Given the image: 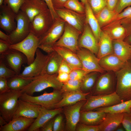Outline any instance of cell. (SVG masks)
Instances as JSON below:
<instances>
[{"mask_svg": "<svg viewBox=\"0 0 131 131\" xmlns=\"http://www.w3.org/2000/svg\"><path fill=\"white\" fill-rule=\"evenodd\" d=\"M41 107L37 104L19 99L18 108L13 118L22 116L35 119L38 115Z\"/></svg>", "mask_w": 131, "mask_h": 131, "instance_id": "cell-21", "label": "cell"}, {"mask_svg": "<svg viewBox=\"0 0 131 131\" xmlns=\"http://www.w3.org/2000/svg\"><path fill=\"white\" fill-rule=\"evenodd\" d=\"M55 10L59 18L82 33L85 23V14L78 13L64 7Z\"/></svg>", "mask_w": 131, "mask_h": 131, "instance_id": "cell-16", "label": "cell"}, {"mask_svg": "<svg viewBox=\"0 0 131 131\" xmlns=\"http://www.w3.org/2000/svg\"><path fill=\"white\" fill-rule=\"evenodd\" d=\"M87 99L81 111L93 110L99 107H109L122 102L116 91L107 95H92L90 94L87 96Z\"/></svg>", "mask_w": 131, "mask_h": 131, "instance_id": "cell-5", "label": "cell"}, {"mask_svg": "<svg viewBox=\"0 0 131 131\" xmlns=\"http://www.w3.org/2000/svg\"><path fill=\"white\" fill-rule=\"evenodd\" d=\"M88 74L82 69H77L72 70L69 74L70 79L82 81Z\"/></svg>", "mask_w": 131, "mask_h": 131, "instance_id": "cell-43", "label": "cell"}, {"mask_svg": "<svg viewBox=\"0 0 131 131\" xmlns=\"http://www.w3.org/2000/svg\"><path fill=\"white\" fill-rule=\"evenodd\" d=\"M123 25L126 28L127 32L126 36L124 41L128 43L131 44V24Z\"/></svg>", "mask_w": 131, "mask_h": 131, "instance_id": "cell-55", "label": "cell"}, {"mask_svg": "<svg viewBox=\"0 0 131 131\" xmlns=\"http://www.w3.org/2000/svg\"><path fill=\"white\" fill-rule=\"evenodd\" d=\"M57 74H49L46 73L34 77L29 84L21 90L22 93L32 96L35 92H40L49 87L60 90L63 84L58 80Z\"/></svg>", "mask_w": 131, "mask_h": 131, "instance_id": "cell-1", "label": "cell"}, {"mask_svg": "<svg viewBox=\"0 0 131 131\" xmlns=\"http://www.w3.org/2000/svg\"><path fill=\"white\" fill-rule=\"evenodd\" d=\"M72 70L68 64L63 59L60 66L58 73L65 72L69 74Z\"/></svg>", "mask_w": 131, "mask_h": 131, "instance_id": "cell-48", "label": "cell"}, {"mask_svg": "<svg viewBox=\"0 0 131 131\" xmlns=\"http://www.w3.org/2000/svg\"><path fill=\"white\" fill-rule=\"evenodd\" d=\"M8 122L1 115L0 116V126H2L6 124Z\"/></svg>", "mask_w": 131, "mask_h": 131, "instance_id": "cell-60", "label": "cell"}, {"mask_svg": "<svg viewBox=\"0 0 131 131\" xmlns=\"http://www.w3.org/2000/svg\"><path fill=\"white\" fill-rule=\"evenodd\" d=\"M54 9L64 7V6L68 0H51Z\"/></svg>", "mask_w": 131, "mask_h": 131, "instance_id": "cell-54", "label": "cell"}, {"mask_svg": "<svg viewBox=\"0 0 131 131\" xmlns=\"http://www.w3.org/2000/svg\"><path fill=\"white\" fill-rule=\"evenodd\" d=\"M87 1L94 15L106 6L107 0H87Z\"/></svg>", "mask_w": 131, "mask_h": 131, "instance_id": "cell-39", "label": "cell"}, {"mask_svg": "<svg viewBox=\"0 0 131 131\" xmlns=\"http://www.w3.org/2000/svg\"><path fill=\"white\" fill-rule=\"evenodd\" d=\"M130 18H131V7L130 6L127 7L118 14L114 20Z\"/></svg>", "mask_w": 131, "mask_h": 131, "instance_id": "cell-47", "label": "cell"}, {"mask_svg": "<svg viewBox=\"0 0 131 131\" xmlns=\"http://www.w3.org/2000/svg\"><path fill=\"white\" fill-rule=\"evenodd\" d=\"M65 130L63 117L61 113L58 114L54 118L53 127V131H63Z\"/></svg>", "mask_w": 131, "mask_h": 131, "instance_id": "cell-42", "label": "cell"}, {"mask_svg": "<svg viewBox=\"0 0 131 131\" xmlns=\"http://www.w3.org/2000/svg\"><path fill=\"white\" fill-rule=\"evenodd\" d=\"M57 78L60 82L63 83L70 79L69 74L65 72H58Z\"/></svg>", "mask_w": 131, "mask_h": 131, "instance_id": "cell-53", "label": "cell"}, {"mask_svg": "<svg viewBox=\"0 0 131 131\" xmlns=\"http://www.w3.org/2000/svg\"><path fill=\"white\" fill-rule=\"evenodd\" d=\"M62 93L60 90L53 89L52 92H46L40 96H33L22 93L19 99L34 103L48 110L55 109L56 105L62 98Z\"/></svg>", "mask_w": 131, "mask_h": 131, "instance_id": "cell-4", "label": "cell"}, {"mask_svg": "<svg viewBox=\"0 0 131 131\" xmlns=\"http://www.w3.org/2000/svg\"><path fill=\"white\" fill-rule=\"evenodd\" d=\"M48 8L43 0H25L20 9L27 16L30 22L36 16Z\"/></svg>", "mask_w": 131, "mask_h": 131, "instance_id": "cell-20", "label": "cell"}, {"mask_svg": "<svg viewBox=\"0 0 131 131\" xmlns=\"http://www.w3.org/2000/svg\"><path fill=\"white\" fill-rule=\"evenodd\" d=\"M120 20L123 25L131 24V18H124Z\"/></svg>", "mask_w": 131, "mask_h": 131, "instance_id": "cell-59", "label": "cell"}, {"mask_svg": "<svg viewBox=\"0 0 131 131\" xmlns=\"http://www.w3.org/2000/svg\"><path fill=\"white\" fill-rule=\"evenodd\" d=\"M115 131H124L125 130L122 125V123L116 129Z\"/></svg>", "mask_w": 131, "mask_h": 131, "instance_id": "cell-61", "label": "cell"}, {"mask_svg": "<svg viewBox=\"0 0 131 131\" xmlns=\"http://www.w3.org/2000/svg\"><path fill=\"white\" fill-rule=\"evenodd\" d=\"M11 44L9 41L0 39V54H1L8 50Z\"/></svg>", "mask_w": 131, "mask_h": 131, "instance_id": "cell-49", "label": "cell"}, {"mask_svg": "<svg viewBox=\"0 0 131 131\" xmlns=\"http://www.w3.org/2000/svg\"><path fill=\"white\" fill-rule=\"evenodd\" d=\"M55 117L49 120L43 127H41L39 131H53L54 122Z\"/></svg>", "mask_w": 131, "mask_h": 131, "instance_id": "cell-52", "label": "cell"}, {"mask_svg": "<svg viewBox=\"0 0 131 131\" xmlns=\"http://www.w3.org/2000/svg\"><path fill=\"white\" fill-rule=\"evenodd\" d=\"M82 65V69L87 73L96 72L104 73L105 70L99 64L100 59L89 50L80 48L76 52Z\"/></svg>", "mask_w": 131, "mask_h": 131, "instance_id": "cell-12", "label": "cell"}, {"mask_svg": "<svg viewBox=\"0 0 131 131\" xmlns=\"http://www.w3.org/2000/svg\"><path fill=\"white\" fill-rule=\"evenodd\" d=\"M33 78H26L16 74L7 79V83L10 89L21 90L24 87L29 84Z\"/></svg>", "mask_w": 131, "mask_h": 131, "instance_id": "cell-35", "label": "cell"}, {"mask_svg": "<svg viewBox=\"0 0 131 131\" xmlns=\"http://www.w3.org/2000/svg\"><path fill=\"white\" fill-rule=\"evenodd\" d=\"M62 93V99L56 105L55 109L72 105L81 100H87V96L91 93H85L79 91Z\"/></svg>", "mask_w": 131, "mask_h": 131, "instance_id": "cell-28", "label": "cell"}, {"mask_svg": "<svg viewBox=\"0 0 131 131\" xmlns=\"http://www.w3.org/2000/svg\"><path fill=\"white\" fill-rule=\"evenodd\" d=\"M116 79V92L122 101L131 99V59L115 73Z\"/></svg>", "mask_w": 131, "mask_h": 131, "instance_id": "cell-2", "label": "cell"}, {"mask_svg": "<svg viewBox=\"0 0 131 131\" xmlns=\"http://www.w3.org/2000/svg\"><path fill=\"white\" fill-rule=\"evenodd\" d=\"M131 6V0H119L115 11L118 14Z\"/></svg>", "mask_w": 131, "mask_h": 131, "instance_id": "cell-45", "label": "cell"}, {"mask_svg": "<svg viewBox=\"0 0 131 131\" xmlns=\"http://www.w3.org/2000/svg\"><path fill=\"white\" fill-rule=\"evenodd\" d=\"M0 39L8 41L10 42L9 34H5L1 30H0Z\"/></svg>", "mask_w": 131, "mask_h": 131, "instance_id": "cell-58", "label": "cell"}, {"mask_svg": "<svg viewBox=\"0 0 131 131\" xmlns=\"http://www.w3.org/2000/svg\"><path fill=\"white\" fill-rule=\"evenodd\" d=\"M0 55V59L15 72L17 75L20 74L22 65L27 63V59L26 56L21 52L15 49L10 48Z\"/></svg>", "mask_w": 131, "mask_h": 131, "instance_id": "cell-13", "label": "cell"}, {"mask_svg": "<svg viewBox=\"0 0 131 131\" xmlns=\"http://www.w3.org/2000/svg\"><path fill=\"white\" fill-rule=\"evenodd\" d=\"M16 14L7 5L0 6V27L9 34L16 27Z\"/></svg>", "mask_w": 131, "mask_h": 131, "instance_id": "cell-18", "label": "cell"}, {"mask_svg": "<svg viewBox=\"0 0 131 131\" xmlns=\"http://www.w3.org/2000/svg\"><path fill=\"white\" fill-rule=\"evenodd\" d=\"M117 14L106 6L95 15L101 28L113 21Z\"/></svg>", "mask_w": 131, "mask_h": 131, "instance_id": "cell-34", "label": "cell"}, {"mask_svg": "<svg viewBox=\"0 0 131 131\" xmlns=\"http://www.w3.org/2000/svg\"><path fill=\"white\" fill-rule=\"evenodd\" d=\"M4 0H0V6H1L3 4Z\"/></svg>", "mask_w": 131, "mask_h": 131, "instance_id": "cell-63", "label": "cell"}, {"mask_svg": "<svg viewBox=\"0 0 131 131\" xmlns=\"http://www.w3.org/2000/svg\"><path fill=\"white\" fill-rule=\"evenodd\" d=\"M16 28L8 34L11 44L18 43L25 38L30 32V21L25 14L19 10L16 14Z\"/></svg>", "mask_w": 131, "mask_h": 131, "instance_id": "cell-11", "label": "cell"}, {"mask_svg": "<svg viewBox=\"0 0 131 131\" xmlns=\"http://www.w3.org/2000/svg\"><path fill=\"white\" fill-rule=\"evenodd\" d=\"M10 90L7 84V79L0 78V94L8 91Z\"/></svg>", "mask_w": 131, "mask_h": 131, "instance_id": "cell-50", "label": "cell"}, {"mask_svg": "<svg viewBox=\"0 0 131 131\" xmlns=\"http://www.w3.org/2000/svg\"><path fill=\"white\" fill-rule=\"evenodd\" d=\"M130 111H131V109H130Z\"/></svg>", "mask_w": 131, "mask_h": 131, "instance_id": "cell-64", "label": "cell"}, {"mask_svg": "<svg viewBox=\"0 0 131 131\" xmlns=\"http://www.w3.org/2000/svg\"><path fill=\"white\" fill-rule=\"evenodd\" d=\"M16 75V73L9 68L0 59V78L7 79L11 78Z\"/></svg>", "mask_w": 131, "mask_h": 131, "instance_id": "cell-40", "label": "cell"}, {"mask_svg": "<svg viewBox=\"0 0 131 131\" xmlns=\"http://www.w3.org/2000/svg\"><path fill=\"white\" fill-rule=\"evenodd\" d=\"M131 108V99L122 101L112 106L98 108L93 110L101 111L106 113L117 114L130 112Z\"/></svg>", "mask_w": 131, "mask_h": 131, "instance_id": "cell-33", "label": "cell"}, {"mask_svg": "<svg viewBox=\"0 0 131 131\" xmlns=\"http://www.w3.org/2000/svg\"><path fill=\"white\" fill-rule=\"evenodd\" d=\"M123 116V113H106L103 121L98 125L99 131H115L121 124Z\"/></svg>", "mask_w": 131, "mask_h": 131, "instance_id": "cell-26", "label": "cell"}, {"mask_svg": "<svg viewBox=\"0 0 131 131\" xmlns=\"http://www.w3.org/2000/svg\"><path fill=\"white\" fill-rule=\"evenodd\" d=\"M53 48L69 65L72 70L82 69L80 61L76 53L64 47L54 45Z\"/></svg>", "mask_w": 131, "mask_h": 131, "instance_id": "cell-24", "label": "cell"}, {"mask_svg": "<svg viewBox=\"0 0 131 131\" xmlns=\"http://www.w3.org/2000/svg\"><path fill=\"white\" fill-rule=\"evenodd\" d=\"M54 21L48 8L36 16L30 22V32L40 38L49 30Z\"/></svg>", "mask_w": 131, "mask_h": 131, "instance_id": "cell-6", "label": "cell"}, {"mask_svg": "<svg viewBox=\"0 0 131 131\" xmlns=\"http://www.w3.org/2000/svg\"><path fill=\"white\" fill-rule=\"evenodd\" d=\"M40 38L30 32L24 39L17 43L11 44L9 48L17 50L23 54L27 59L28 65L34 61V56L39 45Z\"/></svg>", "mask_w": 131, "mask_h": 131, "instance_id": "cell-7", "label": "cell"}, {"mask_svg": "<svg viewBox=\"0 0 131 131\" xmlns=\"http://www.w3.org/2000/svg\"><path fill=\"white\" fill-rule=\"evenodd\" d=\"M33 61L24 69L19 75L26 78H33L46 73V68L49 55L44 54L38 48Z\"/></svg>", "mask_w": 131, "mask_h": 131, "instance_id": "cell-9", "label": "cell"}, {"mask_svg": "<svg viewBox=\"0 0 131 131\" xmlns=\"http://www.w3.org/2000/svg\"><path fill=\"white\" fill-rule=\"evenodd\" d=\"M93 110L81 111L79 123L90 126L99 125L104 119L106 113Z\"/></svg>", "mask_w": 131, "mask_h": 131, "instance_id": "cell-25", "label": "cell"}, {"mask_svg": "<svg viewBox=\"0 0 131 131\" xmlns=\"http://www.w3.org/2000/svg\"><path fill=\"white\" fill-rule=\"evenodd\" d=\"M85 23L90 27L96 39L98 42L102 31L98 21L88 3L85 5Z\"/></svg>", "mask_w": 131, "mask_h": 131, "instance_id": "cell-30", "label": "cell"}, {"mask_svg": "<svg viewBox=\"0 0 131 131\" xmlns=\"http://www.w3.org/2000/svg\"><path fill=\"white\" fill-rule=\"evenodd\" d=\"M122 124L125 131H131V111L123 113Z\"/></svg>", "mask_w": 131, "mask_h": 131, "instance_id": "cell-44", "label": "cell"}, {"mask_svg": "<svg viewBox=\"0 0 131 131\" xmlns=\"http://www.w3.org/2000/svg\"><path fill=\"white\" fill-rule=\"evenodd\" d=\"M114 54L124 62L131 59V44L122 40H112Z\"/></svg>", "mask_w": 131, "mask_h": 131, "instance_id": "cell-29", "label": "cell"}, {"mask_svg": "<svg viewBox=\"0 0 131 131\" xmlns=\"http://www.w3.org/2000/svg\"><path fill=\"white\" fill-rule=\"evenodd\" d=\"M98 50L97 57L100 59L108 55L114 54L112 40L102 31L98 42Z\"/></svg>", "mask_w": 131, "mask_h": 131, "instance_id": "cell-31", "label": "cell"}, {"mask_svg": "<svg viewBox=\"0 0 131 131\" xmlns=\"http://www.w3.org/2000/svg\"><path fill=\"white\" fill-rule=\"evenodd\" d=\"M47 4L49 9L50 10L54 20L59 18L54 8L51 0H43Z\"/></svg>", "mask_w": 131, "mask_h": 131, "instance_id": "cell-51", "label": "cell"}, {"mask_svg": "<svg viewBox=\"0 0 131 131\" xmlns=\"http://www.w3.org/2000/svg\"><path fill=\"white\" fill-rule=\"evenodd\" d=\"M99 73L98 72H94L86 74L82 81L81 90L82 92L91 93Z\"/></svg>", "mask_w": 131, "mask_h": 131, "instance_id": "cell-36", "label": "cell"}, {"mask_svg": "<svg viewBox=\"0 0 131 131\" xmlns=\"http://www.w3.org/2000/svg\"><path fill=\"white\" fill-rule=\"evenodd\" d=\"M81 1L84 5L87 3V0H80Z\"/></svg>", "mask_w": 131, "mask_h": 131, "instance_id": "cell-62", "label": "cell"}, {"mask_svg": "<svg viewBox=\"0 0 131 131\" xmlns=\"http://www.w3.org/2000/svg\"><path fill=\"white\" fill-rule=\"evenodd\" d=\"M76 131H99L98 126H92L78 123L76 127Z\"/></svg>", "mask_w": 131, "mask_h": 131, "instance_id": "cell-46", "label": "cell"}, {"mask_svg": "<svg viewBox=\"0 0 131 131\" xmlns=\"http://www.w3.org/2000/svg\"><path fill=\"white\" fill-rule=\"evenodd\" d=\"M53 46L46 44H40L39 45L38 48L49 54L54 51Z\"/></svg>", "mask_w": 131, "mask_h": 131, "instance_id": "cell-56", "label": "cell"}, {"mask_svg": "<svg viewBox=\"0 0 131 131\" xmlns=\"http://www.w3.org/2000/svg\"><path fill=\"white\" fill-rule=\"evenodd\" d=\"M21 90L10 89L0 94V114L8 123L11 120L18 107Z\"/></svg>", "mask_w": 131, "mask_h": 131, "instance_id": "cell-3", "label": "cell"}, {"mask_svg": "<svg viewBox=\"0 0 131 131\" xmlns=\"http://www.w3.org/2000/svg\"><path fill=\"white\" fill-rule=\"evenodd\" d=\"M86 100H81L74 104L63 107V112L65 116V131H75L80 120L81 109Z\"/></svg>", "mask_w": 131, "mask_h": 131, "instance_id": "cell-14", "label": "cell"}, {"mask_svg": "<svg viewBox=\"0 0 131 131\" xmlns=\"http://www.w3.org/2000/svg\"><path fill=\"white\" fill-rule=\"evenodd\" d=\"M82 81L69 79L63 83L60 89L62 93L81 91Z\"/></svg>", "mask_w": 131, "mask_h": 131, "instance_id": "cell-37", "label": "cell"}, {"mask_svg": "<svg viewBox=\"0 0 131 131\" xmlns=\"http://www.w3.org/2000/svg\"><path fill=\"white\" fill-rule=\"evenodd\" d=\"M35 119L22 116L13 118L6 124L0 126V131H23L27 130Z\"/></svg>", "mask_w": 131, "mask_h": 131, "instance_id": "cell-23", "label": "cell"}, {"mask_svg": "<svg viewBox=\"0 0 131 131\" xmlns=\"http://www.w3.org/2000/svg\"><path fill=\"white\" fill-rule=\"evenodd\" d=\"M116 76L110 72L104 73L98 77L90 93L92 95H107L116 91Z\"/></svg>", "mask_w": 131, "mask_h": 131, "instance_id": "cell-8", "label": "cell"}, {"mask_svg": "<svg viewBox=\"0 0 131 131\" xmlns=\"http://www.w3.org/2000/svg\"><path fill=\"white\" fill-rule=\"evenodd\" d=\"M126 62L113 54L100 59L99 64L105 70L112 71L116 73L124 66Z\"/></svg>", "mask_w": 131, "mask_h": 131, "instance_id": "cell-27", "label": "cell"}, {"mask_svg": "<svg viewBox=\"0 0 131 131\" xmlns=\"http://www.w3.org/2000/svg\"><path fill=\"white\" fill-rule=\"evenodd\" d=\"M80 48L86 49L97 56L98 43L89 25L85 23L79 41Z\"/></svg>", "mask_w": 131, "mask_h": 131, "instance_id": "cell-19", "label": "cell"}, {"mask_svg": "<svg viewBox=\"0 0 131 131\" xmlns=\"http://www.w3.org/2000/svg\"><path fill=\"white\" fill-rule=\"evenodd\" d=\"M64 7L78 13L85 14L84 4L79 0H68L65 4Z\"/></svg>", "mask_w": 131, "mask_h": 131, "instance_id": "cell-38", "label": "cell"}, {"mask_svg": "<svg viewBox=\"0 0 131 131\" xmlns=\"http://www.w3.org/2000/svg\"><path fill=\"white\" fill-rule=\"evenodd\" d=\"M65 23L59 17L54 20L48 31L40 38L39 45L46 44L53 46L62 35Z\"/></svg>", "mask_w": 131, "mask_h": 131, "instance_id": "cell-15", "label": "cell"}, {"mask_svg": "<svg viewBox=\"0 0 131 131\" xmlns=\"http://www.w3.org/2000/svg\"><path fill=\"white\" fill-rule=\"evenodd\" d=\"M48 54L49 57L46 67V73L49 74L58 73L63 58L55 51Z\"/></svg>", "mask_w": 131, "mask_h": 131, "instance_id": "cell-32", "label": "cell"}, {"mask_svg": "<svg viewBox=\"0 0 131 131\" xmlns=\"http://www.w3.org/2000/svg\"><path fill=\"white\" fill-rule=\"evenodd\" d=\"M25 0H4L3 4L7 5L16 14Z\"/></svg>", "mask_w": 131, "mask_h": 131, "instance_id": "cell-41", "label": "cell"}, {"mask_svg": "<svg viewBox=\"0 0 131 131\" xmlns=\"http://www.w3.org/2000/svg\"><path fill=\"white\" fill-rule=\"evenodd\" d=\"M60 108L48 110L41 106L38 115L27 130L28 131H39L47 123L58 114L63 112Z\"/></svg>", "mask_w": 131, "mask_h": 131, "instance_id": "cell-17", "label": "cell"}, {"mask_svg": "<svg viewBox=\"0 0 131 131\" xmlns=\"http://www.w3.org/2000/svg\"><path fill=\"white\" fill-rule=\"evenodd\" d=\"M82 33L66 22L63 33L54 45L65 47L76 53L80 48L79 38Z\"/></svg>", "mask_w": 131, "mask_h": 131, "instance_id": "cell-10", "label": "cell"}, {"mask_svg": "<svg viewBox=\"0 0 131 131\" xmlns=\"http://www.w3.org/2000/svg\"><path fill=\"white\" fill-rule=\"evenodd\" d=\"M101 29L112 40H124L127 33L126 29L120 20H114L102 28Z\"/></svg>", "mask_w": 131, "mask_h": 131, "instance_id": "cell-22", "label": "cell"}, {"mask_svg": "<svg viewBox=\"0 0 131 131\" xmlns=\"http://www.w3.org/2000/svg\"><path fill=\"white\" fill-rule=\"evenodd\" d=\"M119 0H107L106 6L110 10L115 11Z\"/></svg>", "mask_w": 131, "mask_h": 131, "instance_id": "cell-57", "label": "cell"}]
</instances>
